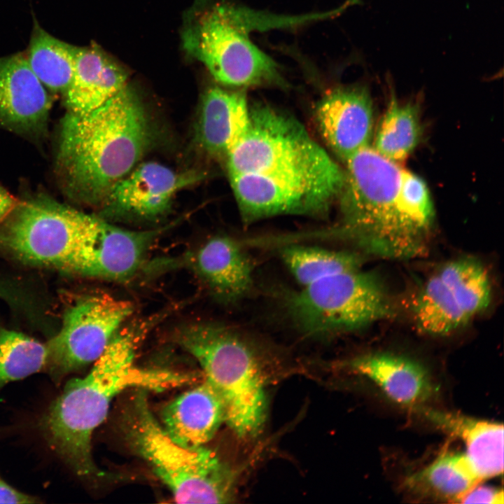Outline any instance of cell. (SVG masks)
<instances>
[{
    "instance_id": "obj_16",
    "label": "cell",
    "mask_w": 504,
    "mask_h": 504,
    "mask_svg": "<svg viewBox=\"0 0 504 504\" xmlns=\"http://www.w3.org/2000/svg\"><path fill=\"white\" fill-rule=\"evenodd\" d=\"M315 118L326 143L344 162L370 145L373 106L364 86H345L331 90L319 101Z\"/></svg>"
},
{
    "instance_id": "obj_18",
    "label": "cell",
    "mask_w": 504,
    "mask_h": 504,
    "mask_svg": "<svg viewBox=\"0 0 504 504\" xmlns=\"http://www.w3.org/2000/svg\"><path fill=\"white\" fill-rule=\"evenodd\" d=\"M160 422L175 442L188 448L205 446L225 422L222 402L212 387L202 383L164 406Z\"/></svg>"
},
{
    "instance_id": "obj_17",
    "label": "cell",
    "mask_w": 504,
    "mask_h": 504,
    "mask_svg": "<svg viewBox=\"0 0 504 504\" xmlns=\"http://www.w3.org/2000/svg\"><path fill=\"white\" fill-rule=\"evenodd\" d=\"M346 365L351 372L372 382L387 398L404 407L420 408L436 392L426 368L404 356L368 353L351 359Z\"/></svg>"
},
{
    "instance_id": "obj_22",
    "label": "cell",
    "mask_w": 504,
    "mask_h": 504,
    "mask_svg": "<svg viewBox=\"0 0 504 504\" xmlns=\"http://www.w3.org/2000/svg\"><path fill=\"white\" fill-rule=\"evenodd\" d=\"M481 482L464 452L448 450L442 451L406 480L407 486L419 494L460 503Z\"/></svg>"
},
{
    "instance_id": "obj_8",
    "label": "cell",
    "mask_w": 504,
    "mask_h": 504,
    "mask_svg": "<svg viewBox=\"0 0 504 504\" xmlns=\"http://www.w3.org/2000/svg\"><path fill=\"white\" fill-rule=\"evenodd\" d=\"M284 306L295 328L312 337L356 330L395 314L381 279L362 268L290 291L284 298Z\"/></svg>"
},
{
    "instance_id": "obj_1",
    "label": "cell",
    "mask_w": 504,
    "mask_h": 504,
    "mask_svg": "<svg viewBox=\"0 0 504 504\" xmlns=\"http://www.w3.org/2000/svg\"><path fill=\"white\" fill-rule=\"evenodd\" d=\"M154 319L119 330L83 377L70 379L41 421L50 448L79 477L96 482L105 476L92 455V437L105 420L112 400L136 388L160 391L193 383L197 376L139 367L136 351Z\"/></svg>"
},
{
    "instance_id": "obj_27",
    "label": "cell",
    "mask_w": 504,
    "mask_h": 504,
    "mask_svg": "<svg viewBox=\"0 0 504 504\" xmlns=\"http://www.w3.org/2000/svg\"><path fill=\"white\" fill-rule=\"evenodd\" d=\"M437 272L450 288L470 321L489 307L491 298L489 274L477 260L455 259L444 265Z\"/></svg>"
},
{
    "instance_id": "obj_30",
    "label": "cell",
    "mask_w": 504,
    "mask_h": 504,
    "mask_svg": "<svg viewBox=\"0 0 504 504\" xmlns=\"http://www.w3.org/2000/svg\"><path fill=\"white\" fill-rule=\"evenodd\" d=\"M38 503H40V500L38 498L18 491L0 479V503L28 504Z\"/></svg>"
},
{
    "instance_id": "obj_29",
    "label": "cell",
    "mask_w": 504,
    "mask_h": 504,
    "mask_svg": "<svg viewBox=\"0 0 504 504\" xmlns=\"http://www.w3.org/2000/svg\"><path fill=\"white\" fill-rule=\"evenodd\" d=\"M503 498L502 489L477 484L466 493L461 503L502 504Z\"/></svg>"
},
{
    "instance_id": "obj_31",
    "label": "cell",
    "mask_w": 504,
    "mask_h": 504,
    "mask_svg": "<svg viewBox=\"0 0 504 504\" xmlns=\"http://www.w3.org/2000/svg\"><path fill=\"white\" fill-rule=\"evenodd\" d=\"M18 198L11 195L0 184V221H1L17 204Z\"/></svg>"
},
{
    "instance_id": "obj_19",
    "label": "cell",
    "mask_w": 504,
    "mask_h": 504,
    "mask_svg": "<svg viewBox=\"0 0 504 504\" xmlns=\"http://www.w3.org/2000/svg\"><path fill=\"white\" fill-rule=\"evenodd\" d=\"M249 106L242 91L218 86L204 94L196 127V141L214 158L225 157L244 134L249 122Z\"/></svg>"
},
{
    "instance_id": "obj_24",
    "label": "cell",
    "mask_w": 504,
    "mask_h": 504,
    "mask_svg": "<svg viewBox=\"0 0 504 504\" xmlns=\"http://www.w3.org/2000/svg\"><path fill=\"white\" fill-rule=\"evenodd\" d=\"M412 312L418 330L432 336L449 335L470 321L438 272L431 275L419 290Z\"/></svg>"
},
{
    "instance_id": "obj_10",
    "label": "cell",
    "mask_w": 504,
    "mask_h": 504,
    "mask_svg": "<svg viewBox=\"0 0 504 504\" xmlns=\"http://www.w3.org/2000/svg\"><path fill=\"white\" fill-rule=\"evenodd\" d=\"M133 310L129 301L108 294L78 298L64 312L59 331L46 343L44 370L59 383L67 374L94 363Z\"/></svg>"
},
{
    "instance_id": "obj_12",
    "label": "cell",
    "mask_w": 504,
    "mask_h": 504,
    "mask_svg": "<svg viewBox=\"0 0 504 504\" xmlns=\"http://www.w3.org/2000/svg\"><path fill=\"white\" fill-rule=\"evenodd\" d=\"M169 227L130 230L98 217L67 272L105 280H128L144 267L151 246Z\"/></svg>"
},
{
    "instance_id": "obj_23",
    "label": "cell",
    "mask_w": 504,
    "mask_h": 504,
    "mask_svg": "<svg viewBox=\"0 0 504 504\" xmlns=\"http://www.w3.org/2000/svg\"><path fill=\"white\" fill-rule=\"evenodd\" d=\"M76 46L45 31L35 22L26 57L43 85L52 95H63L72 78Z\"/></svg>"
},
{
    "instance_id": "obj_26",
    "label": "cell",
    "mask_w": 504,
    "mask_h": 504,
    "mask_svg": "<svg viewBox=\"0 0 504 504\" xmlns=\"http://www.w3.org/2000/svg\"><path fill=\"white\" fill-rule=\"evenodd\" d=\"M421 126L418 107L391 97L374 136L373 148L396 163L407 159L418 145Z\"/></svg>"
},
{
    "instance_id": "obj_5",
    "label": "cell",
    "mask_w": 504,
    "mask_h": 504,
    "mask_svg": "<svg viewBox=\"0 0 504 504\" xmlns=\"http://www.w3.org/2000/svg\"><path fill=\"white\" fill-rule=\"evenodd\" d=\"M284 22L283 16L216 4L191 20L183 33V45L220 84L237 88L281 85L279 66L248 34L283 27Z\"/></svg>"
},
{
    "instance_id": "obj_4",
    "label": "cell",
    "mask_w": 504,
    "mask_h": 504,
    "mask_svg": "<svg viewBox=\"0 0 504 504\" xmlns=\"http://www.w3.org/2000/svg\"><path fill=\"white\" fill-rule=\"evenodd\" d=\"M175 342L201 367L234 434L241 439L256 435L265 421L267 402L260 363L249 344L234 330L208 322L180 327Z\"/></svg>"
},
{
    "instance_id": "obj_2",
    "label": "cell",
    "mask_w": 504,
    "mask_h": 504,
    "mask_svg": "<svg viewBox=\"0 0 504 504\" xmlns=\"http://www.w3.org/2000/svg\"><path fill=\"white\" fill-rule=\"evenodd\" d=\"M152 134L145 107L127 85L92 111L66 112L54 157L62 192L75 203L100 207L113 186L138 164Z\"/></svg>"
},
{
    "instance_id": "obj_13",
    "label": "cell",
    "mask_w": 504,
    "mask_h": 504,
    "mask_svg": "<svg viewBox=\"0 0 504 504\" xmlns=\"http://www.w3.org/2000/svg\"><path fill=\"white\" fill-rule=\"evenodd\" d=\"M52 102L25 53L0 57V129L41 145L48 137Z\"/></svg>"
},
{
    "instance_id": "obj_21",
    "label": "cell",
    "mask_w": 504,
    "mask_h": 504,
    "mask_svg": "<svg viewBox=\"0 0 504 504\" xmlns=\"http://www.w3.org/2000/svg\"><path fill=\"white\" fill-rule=\"evenodd\" d=\"M420 409L434 426L464 443V453L482 481L503 474V424L452 412Z\"/></svg>"
},
{
    "instance_id": "obj_28",
    "label": "cell",
    "mask_w": 504,
    "mask_h": 504,
    "mask_svg": "<svg viewBox=\"0 0 504 504\" xmlns=\"http://www.w3.org/2000/svg\"><path fill=\"white\" fill-rule=\"evenodd\" d=\"M46 344L22 332L0 328V390L8 383L44 370Z\"/></svg>"
},
{
    "instance_id": "obj_3",
    "label": "cell",
    "mask_w": 504,
    "mask_h": 504,
    "mask_svg": "<svg viewBox=\"0 0 504 504\" xmlns=\"http://www.w3.org/2000/svg\"><path fill=\"white\" fill-rule=\"evenodd\" d=\"M122 404L118 427L123 441L143 459L180 503H225L234 498V471L206 446L188 448L174 441L153 414L141 388Z\"/></svg>"
},
{
    "instance_id": "obj_14",
    "label": "cell",
    "mask_w": 504,
    "mask_h": 504,
    "mask_svg": "<svg viewBox=\"0 0 504 504\" xmlns=\"http://www.w3.org/2000/svg\"><path fill=\"white\" fill-rule=\"evenodd\" d=\"M202 178V173L177 172L157 162H144L113 186L100 208L105 216L158 218L168 212L177 192Z\"/></svg>"
},
{
    "instance_id": "obj_7",
    "label": "cell",
    "mask_w": 504,
    "mask_h": 504,
    "mask_svg": "<svg viewBox=\"0 0 504 504\" xmlns=\"http://www.w3.org/2000/svg\"><path fill=\"white\" fill-rule=\"evenodd\" d=\"M228 174L340 180L344 171L295 118L266 104L249 107L242 138L226 157Z\"/></svg>"
},
{
    "instance_id": "obj_20",
    "label": "cell",
    "mask_w": 504,
    "mask_h": 504,
    "mask_svg": "<svg viewBox=\"0 0 504 504\" xmlns=\"http://www.w3.org/2000/svg\"><path fill=\"white\" fill-rule=\"evenodd\" d=\"M127 74L96 45L77 48L70 84L62 96L66 112L95 109L125 87Z\"/></svg>"
},
{
    "instance_id": "obj_11",
    "label": "cell",
    "mask_w": 504,
    "mask_h": 504,
    "mask_svg": "<svg viewBox=\"0 0 504 504\" xmlns=\"http://www.w3.org/2000/svg\"><path fill=\"white\" fill-rule=\"evenodd\" d=\"M229 179L246 225L279 215H323L340 196L334 188L300 180L250 173L229 174Z\"/></svg>"
},
{
    "instance_id": "obj_9",
    "label": "cell",
    "mask_w": 504,
    "mask_h": 504,
    "mask_svg": "<svg viewBox=\"0 0 504 504\" xmlns=\"http://www.w3.org/2000/svg\"><path fill=\"white\" fill-rule=\"evenodd\" d=\"M97 218L43 191L24 192L0 221V251L23 263L67 272Z\"/></svg>"
},
{
    "instance_id": "obj_25",
    "label": "cell",
    "mask_w": 504,
    "mask_h": 504,
    "mask_svg": "<svg viewBox=\"0 0 504 504\" xmlns=\"http://www.w3.org/2000/svg\"><path fill=\"white\" fill-rule=\"evenodd\" d=\"M281 258L301 287L321 279L362 268L357 252L291 244L284 247Z\"/></svg>"
},
{
    "instance_id": "obj_6",
    "label": "cell",
    "mask_w": 504,
    "mask_h": 504,
    "mask_svg": "<svg viewBox=\"0 0 504 504\" xmlns=\"http://www.w3.org/2000/svg\"><path fill=\"white\" fill-rule=\"evenodd\" d=\"M340 197V234L374 255L410 259L397 203L403 168L367 146L349 158Z\"/></svg>"
},
{
    "instance_id": "obj_15",
    "label": "cell",
    "mask_w": 504,
    "mask_h": 504,
    "mask_svg": "<svg viewBox=\"0 0 504 504\" xmlns=\"http://www.w3.org/2000/svg\"><path fill=\"white\" fill-rule=\"evenodd\" d=\"M169 264L191 272L225 304L242 300L253 286L250 258L237 241L226 236L211 237Z\"/></svg>"
}]
</instances>
